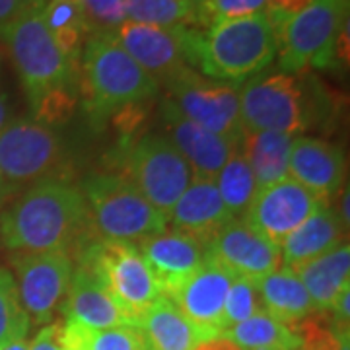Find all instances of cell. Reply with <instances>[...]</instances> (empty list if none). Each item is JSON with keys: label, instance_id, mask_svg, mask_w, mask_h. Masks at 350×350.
<instances>
[{"label": "cell", "instance_id": "1", "mask_svg": "<svg viewBox=\"0 0 350 350\" xmlns=\"http://www.w3.org/2000/svg\"><path fill=\"white\" fill-rule=\"evenodd\" d=\"M92 232L82 189L61 179L29 185L0 213V241L12 253L80 251Z\"/></svg>", "mask_w": 350, "mask_h": 350}, {"label": "cell", "instance_id": "2", "mask_svg": "<svg viewBox=\"0 0 350 350\" xmlns=\"http://www.w3.org/2000/svg\"><path fill=\"white\" fill-rule=\"evenodd\" d=\"M189 68L216 82L241 86L276 57V33L265 12L220 20L202 29L179 25Z\"/></svg>", "mask_w": 350, "mask_h": 350}, {"label": "cell", "instance_id": "3", "mask_svg": "<svg viewBox=\"0 0 350 350\" xmlns=\"http://www.w3.org/2000/svg\"><path fill=\"white\" fill-rule=\"evenodd\" d=\"M78 94L88 113L105 121L131 103H144L158 94V84L140 68L111 31L92 33L82 47Z\"/></svg>", "mask_w": 350, "mask_h": 350}, {"label": "cell", "instance_id": "4", "mask_svg": "<svg viewBox=\"0 0 350 350\" xmlns=\"http://www.w3.org/2000/svg\"><path fill=\"white\" fill-rule=\"evenodd\" d=\"M323 88L312 92V78L267 75L250 78L239 88V121L243 133L273 131L298 135L327 117Z\"/></svg>", "mask_w": 350, "mask_h": 350}, {"label": "cell", "instance_id": "5", "mask_svg": "<svg viewBox=\"0 0 350 350\" xmlns=\"http://www.w3.org/2000/svg\"><path fill=\"white\" fill-rule=\"evenodd\" d=\"M45 0H29L10 24L0 29L31 109L57 88L78 82V66L59 49L43 18Z\"/></svg>", "mask_w": 350, "mask_h": 350}, {"label": "cell", "instance_id": "6", "mask_svg": "<svg viewBox=\"0 0 350 350\" xmlns=\"http://www.w3.org/2000/svg\"><path fill=\"white\" fill-rule=\"evenodd\" d=\"M80 189L92 230L105 241H142L167 228V216L154 208L121 174L90 175Z\"/></svg>", "mask_w": 350, "mask_h": 350}, {"label": "cell", "instance_id": "7", "mask_svg": "<svg viewBox=\"0 0 350 350\" xmlns=\"http://www.w3.org/2000/svg\"><path fill=\"white\" fill-rule=\"evenodd\" d=\"M111 165L165 216L195 179L187 160L162 135L123 138Z\"/></svg>", "mask_w": 350, "mask_h": 350}, {"label": "cell", "instance_id": "8", "mask_svg": "<svg viewBox=\"0 0 350 350\" xmlns=\"http://www.w3.org/2000/svg\"><path fill=\"white\" fill-rule=\"evenodd\" d=\"M347 24L349 0H312L300 12L273 25L284 75H304L312 66H329Z\"/></svg>", "mask_w": 350, "mask_h": 350}, {"label": "cell", "instance_id": "9", "mask_svg": "<svg viewBox=\"0 0 350 350\" xmlns=\"http://www.w3.org/2000/svg\"><path fill=\"white\" fill-rule=\"evenodd\" d=\"M0 174L14 189L70 177V158L53 126L29 117L8 121L0 131Z\"/></svg>", "mask_w": 350, "mask_h": 350}, {"label": "cell", "instance_id": "10", "mask_svg": "<svg viewBox=\"0 0 350 350\" xmlns=\"http://www.w3.org/2000/svg\"><path fill=\"white\" fill-rule=\"evenodd\" d=\"M76 262L92 269L113 300L138 325L142 313L158 300L160 288L135 243L90 241L78 251Z\"/></svg>", "mask_w": 350, "mask_h": 350}, {"label": "cell", "instance_id": "11", "mask_svg": "<svg viewBox=\"0 0 350 350\" xmlns=\"http://www.w3.org/2000/svg\"><path fill=\"white\" fill-rule=\"evenodd\" d=\"M165 100L202 129L241 142L243 129L239 121V86L236 84L206 80L187 68L165 86Z\"/></svg>", "mask_w": 350, "mask_h": 350}, {"label": "cell", "instance_id": "12", "mask_svg": "<svg viewBox=\"0 0 350 350\" xmlns=\"http://www.w3.org/2000/svg\"><path fill=\"white\" fill-rule=\"evenodd\" d=\"M16 286L31 325H47L61 310L75 273L72 255L66 251L12 253Z\"/></svg>", "mask_w": 350, "mask_h": 350}, {"label": "cell", "instance_id": "13", "mask_svg": "<svg viewBox=\"0 0 350 350\" xmlns=\"http://www.w3.org/2000/svg\"><path fill=\"white\" fill-rule=\"evenodd\" d=\"M206 251L234 278L261 280L282 267L280 245L265 238L245 218H232Z\"/></svg>", "mask_w": 350, "mask_h": 350}, {"label": "cell", "instance_id": "14", "mask_svg": "<svg viewBox=\"0 0 350 350\" xmlns=\"http://www.w3.org/2000/svg\"><path fill=\"white\" fill-rule=\"evenodd\" d=\"M319 206L323 204L312 191L286 177L269 187L259 189L243 218L265 238L280 245Z\"/></svg>", "mask_w": 350, "mask_h": 350}, {"label": "cell", "instance_id": "15", "mask_svg": "<svg viewBox=\"0 0 350 350\" xmlns=\"http://www.w3.org/2000/svg\"><path fill=\"white\" fill-rule=\"evenodd\" d=\"M111 36L160 86H170L189 66L185 63L179 25L156 27L125 20Z\"/></svg>", "mask_w": 350, "mask_h": 350}, {"label": "cell", "instance_id": "16", "mask_svg": "<svg viewBox=\"0 0 350 350\" xmlns=\"http://www.w3.org/2000/svg\"><path fill=\"white\" fill-rule=\"evenodd\" d=\"M234 276L222 265L206 257L199 271L177 288L170 300L181 310L204 338L222 337L224 301Z\"/></svg>", "mask_w": 350, "mask_h": 350}, {"label": "cell", "instance_id": "17", "mask_svg": "<svg viewBox=\"0 0 350 350\" xmlns=\"http://www.w3.org/2000/svg\"><path fill=\"white\" fill-rule=\"evenodd\" d=\"M162 121L165 138L187 160L197 179H214L239 146V142L193 123L165 98L162 101Z\"/></svg>", "mask_w": 350, "mask_h": 350}, {"label": "cell", "instance_id": "18", "mask_svg": "<svg viewBox=\"0 0 350 350\" xmlns=\"http://www.w3.org/2000/svg\"><path fill=\"white\" fill-rule=\"evenodd\" d=\"M137 250L156 278L160 294L165 298H170L187 278L195 275L208 257L202 241L177 230L142 239L138 241Z\"/></svg>", "mask_w": 350, "mask_h": 350}, {"label": "cell", "instance_id": "19", "mask_svg": "<svg viewBox=\"0 0 350 350\" xmlns=\"http://www.w3.org/2000/svg\"><path fill=\"white\" fill-rule=\"evenodd\" d=\"M288 175L329 206L347 177V160L337 144L321 138L298 137L292 142Z\"/></svg>", "mask_w": 350, "mask_h": 350}, {"label": "cell", "instance_id": "20", "mask_svg": "<svg viewBox=\"0 0 350 350\" xmlns=\"http://www.w3.org/2000/svg\"><path fill=\"white\" fill-rule=\"evenodd\" d=\"M63 310L66 313V321H75L78 325L94 331L137 325L113 300L109 290L101 284L96 273L82 262H76Z\"/></svg>", "mask_w": 350, "mask_h": 350}, {"label": "cell", "instance_id": "21", "mask_svg": "<svg viewBox=\"0 0 350 350\" xmlns=\"http://www.w3.org/2000/svg\"><path fill=\"white\" fill-rule=\"evenodd\" d=\"M234 216L228 213L214 179H193L167 214L174 230L202 241L206 247Z\"/></svg>", "mask_w": 350, "mask_h": 350}, {"label": "cell", "instance_id": "22", "mask_svg": "<svg viewBox=\"0 0 350 350\" xmlns=\"http://www.w3.org/2000/svg\"><path fill=\"white\" fill-rule=\"evenodd\" d=\"M345 226L331 206H319L282 243V265L294 271L304 262L329 253L345 243Z\"/></svg>", "mask_w": 350, "mask_h": 350}, {"label": "cell", "instance_id": "23", "mask_svg": "<svg viewBox=\"0 0 350 350\" xmlns=\"http://www.w3.org/2000/svg\"><path fill=\"white\" fill-rule=\"evenodd\" d=\"M304 288L308 290L312 304L319 312H329L340 292L350 286V247L340 243L329 253H323L312 261L294 269Z\"/></svg>", "mask_w": 350, "mask_h": 350}, {"label": "cell", "instance_id": "24", "mask_svg": "<svg viewBox=\"0 0 350 350\" xmlns=\"http://www.w3.org/2000/svg\"><path fill=\"white\" fill-rule=\"evenodd\" d=\"M138 327L144 333L150 350H193L197 342L206 340L199 329L165 296H160L142 313Z\"/></svg>", "mask_w": 350, "mask_h": 350}, {"label": "cell", "instance_id": "25", "mask_svg": "<svg viewBox=\"0 0 350 350\" xmlns=\"http://www.w3.org/2000/svg\"><path fill=\"white\" fill-rule=\"evenodd\" d=\"M294 138H296L294 135L273 133V131L243 133L239 148L255 175L257 191L286 179L288 158Z\"/></svg>", "mask_w": 350, "mask_h": 350}, {"label": "cell", "instance_id": "26", "mask_svg": "<svg viewBox=\"0 0 350 350\" xmlns=\"http://www.w3.org/2000/svg\"><path fill=\"white\" fill-rule=\"evenodd\" d=\"M257 286L265 312L284 325L294 327L306 315L315 312L308 290L298 275L286 267H280L275 273L257 280Z\"/></svg>", "mask_w": 350, "mask_h": 350}, {"label": "cell", "instance_id": "27", "mask_svg": "<svg viewBox=\"0 0 350 350\" xmlns=\"http://www.w3.org/2000/svg\"><path fill=\"white\" fill-rule=\"evenodd\" d=\"M43 18L59 49L68 57L70 63L80 64L82 47L94 33L82 10L72 0H45Z\"/></svg>", "mask_w": 350, "mask_h": 350}, {"label": "cell", "instance_id": "28", "mask_svg": "<svg viewBox=\"0 0 350 350\" xmlns=\"http://www.w3.org/2000/svg\"><path fill=\"white\" fill-rule=\"evenodd\" d=\"M222 337L234 340L241 350H298V337L292 327L276 321L267 312L230 327Z\"/></svg>", "mask_w": 350, "mask_h": 350}, {"label": "cell", "instance_id": "29", "mask_svg": "<svg viewBox=\"0 0 350 350\" xmlns=\"http://www.w3.org/2000/svg\"><path fill=\"white\" fill-rule=\"evenodd\" d=\"M64 350H150L144 333L138 325L111 329H86L75 321L63 323Z\"/></svg>", "mask_w": 350, "mask_h": 350}, {"label": "cell", "instance_id": "30", "mask_svg": "<svg viewBox=\"0 0 350 350\" xmlns=\"http://www.w3.org/2000/svg\"><path fill=\"white\" fill-rule=\"evenodd\" d=\"M214 183L224 200L228 213L234 218L243 216L257 193V185H255V175L239 146L214 177Z\"/></svg>", "mask_w": 350, "mask_h": 350}, {"label": "cell", "instance_id": "31", "mask_svg": "<svg viewBox=\"0 0 350 350\" xmlns=\"http://www.w3.org/2000/svg\"><path fill=\"white\" fill-rule=\"evenodd\" d=\"M129 22L156 27L195 24L197 0H125Z\"/></svg>", "mask_w": 350, "mask_h": 350}, {"label": "cell", "instance_id": "32", "mask_svg": "<svg viewBox=\"0 0 350 350\" xmlns=\"http://www.w3.org/2000/svg\"><path fill=\"white\" fill-rule=\"evenodd\" d=\"M298 337V350H340L350 342V333H342L329 312L315 310L292 327Z\"/></svg>", "mask_w": 350, "mask_h": 350}, {"label": "cell", "instance_id": "33", "mask_svg": "<svg viewBox=\"0 0 350 350\" xmlns=\"http://www.w3.org/2000/svg\"><path fill=\"white\" fill-rule=\"evenodd\" d=\"M31 329V321L22 308L14 275L0 267V347L12 340L25 338Z\"/></svg>", "mask_w": 350, "mask_h": 350}, {"label": "cell", "instance_id": "34", "mask_svg": "<svg viewBox=\"0 0 350 350\" xmlns=\"http://www.w3.org/2000/svg\"><path fill=\"white\" fill-rule=\"evenodd\" d=\"M261 312H265V306H262L257 280L234 278L228 288L224 301V333L230 327L238 325Z\"/></svg>", "mask_w": 350, "mask_h": 350}, {"label": "cell", "instance_id": "35", "mask_svg": "<svg viewBox=\"0 0 350 350\" xmlns=\"http://www.w3.org/2000/svg\"><path fill=\"white\" fill-rule=\"evenodd\" d=\"M78 82L76 84H68V86L57 88L49 94H45L39 103L31 109L33 111V119L38 123L53 126L63 125L66 123L72 115H75L76 107H78Z\"/></svg>", "mask_w": 350, "mask_h": 350}, {"label": "cell", "instance_id": "36", "mask_svg": "<svg viewBox=\"0 0 350 350\" xmlns=\"http://www.w3.org/2000/svg\"><path fill=\"white\" fill-rule=\"evenodd\" d=\"M269 0H197V25L216 24L220 20L243 18L267 10Z\"/></svg>", "mask_w": 350, "mask_h": 350}, {"label": "cell", "instance_id": "37", "mask_svg": "<svg viewBox=\"0 0 350 350\" xmlns=\"http://www.w3.org/2000/svg\"><path fill=\"white\" fill-rule=\"evenodd\" d=\"M82 10L94 33L113 31L123 24L125 16V0H72Z\"/></svg>", "mask_w": 350, "mask_h": 350}, {"label": "cell", "instance_id": "38", "mask_svg": "<svg viewBox=\"0 0 350 350\" xmlns=\"http://www.w3.org/2000/svg\"><path fill=\"white\" fill-rule=\"evenodd\" d=\"M61 335H63V321L47 323L31 340L29 350H64Z\"/></svg>", "mask_w": 350, "mask_h": 350}, {"label": "cell", "instance_id": "39", "mask_svg": "<svg viewBox=\"0 0 350 350\" xmlns=\"http://www.w3.org/2000/svg\"><path fill=\"white\" fill-rule=\"evenodd\" d=\"M29 0H0V29L12 22L22 12Z\"/></svg>", "mask_w": 350, "mask_h": 350}, {"label": "cell", "instance_id": "40", "mask_svg": "<svg viewBox=\"0 0 350 350\" xmlns=\"http://www.w3.org/2000/svg\"><path fill=\"white\" fill-rule=\"evenodd\" d=\"M193 350H241L230 338L226 337H214V338H206V340H200L197 342Z\"/></svg>", "mask_w": 350, "mask_h": 350}, {"label": "cell", "instance_id": "41", "mask_svg": "<svg viewBox=\"0 0 350 350\" xmlns=\"http://www.w3.org/2000/svg\"><path fill=\"white\" fill-rule=\"evenodd\" d=\"M16 193H18V189H14L10 183H6V179L0 174V213L16 199Z\"/></svg>", "mask_w": 350, "mask_h": 350}, {"label": "cell", "instance_id": "42", "mask_svg": "<svg viewBox=\"0 0 350 350\" xmlns=\"http://www.w3.org/2000/svg\"><path fill=\"white\" fill-rule=\"evenodd\" d=\"M349 189L345 187V191H342V202H340V214H338V218H340V222H342V226L345 228H349L350 224V216H349Z\"/></svg>", "mask_w": 350, "mask_h": 350}, {"label": "cell", "instance_id": "43", "mask_svg": "<svg viewBox=\"0 0 350 350\" xmlns=\"http://www.w3.org/2000/svg\"><path fill=\"white\" fill-rule=\"evenodd\" d=\"M8 123V101H6V96L0 92V131L6 126Z\"/></svg>", "mask_w": 350, "mask_h": 350}, {"label": "cell", "instance_id": "44", "mask_svg": "<svg viewBox=\"0 0 350 350\" xmlns=\"http://www.w3.org/2000/svg\"><path fill=\"white\" fill-rule=\"evenodd\" d=\"M0 350H29V342L25 338H20V340H12V342L2 345Z\"/></svg>", "mask_w": 350, "mask_h": 350}, {"label": "cell", "instance_id": "45", "mask_svg": "<svg viewBox=\"0 0 350 350\" xmlns=\"http://www.w3.org/2000/svg\"><path fill=\"white\" fill-rule=\"evenodd\" d=\"M340 350H350V342H349V345H345V347H342Z\"/></svg>", "mask_w": 350, "mask_h": 350}]
</instances>
